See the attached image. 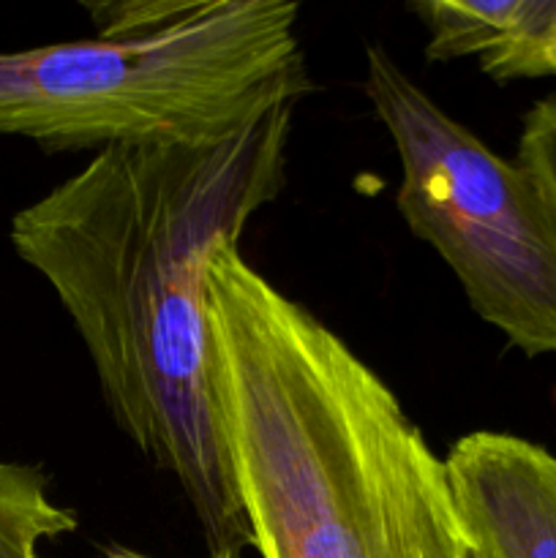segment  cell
Listing matches in <instances>:
<instances>
[{"label":"cell","instance_id":"obj_1","mask_svg":"<svg viewBox=\"0 0 556 558\" xmlns=\"http://www.w3.org/2000/svg\"><path fill=\"white\" fill-rule=\"evenodd\" d=\"M294 109L216 142L98 150L9 229L85 343L114 425L180 485L210 558H243L251 532L210 398L205 276L283 191Z\"/></svg>","mask_w":556,"mask_h":558},{"label":"cell","instance_id":"obj_2","mask_svg":"<svg viewBox=\"0 0 556 558\" xmlns=\"http://www.w3.org/2000/svg\"><path fill=\"white\" fill-rule=\"evenodd\" d=\"M210 398L262 558H472L436 456L396 392L238 243L205 276Z\"/></svg>","mask_w":556,"mask_h":558},{"label":"cell","instance_id":"obj_3","mask_svg":"<svg viewBox=\"0 0 556 558\" xmlns=\"http://www.w3.org/2000/svg\"><path fill=\"white\" fill-rule=\"evenodd\" d=\"M289 0H191L140 36L0 49V136L47 153L196 145L311 90Z\"/></svg>","mask_w":556,"mask_h":558},{"label":"cell","instance_id":"obj_4","mask_svg":"<svg viewBox=\"0 0 556 558\" xmlns=\"http://www.w3.org/2000/svg\"><path fill=\"white\" fill-rule=\"evenodd\" d=\"M365 96L398 161V210L456 272L474 314L527 357L556 354V218L532 174L445 112L379 44Z\"/></svg>","mask_w":556,"mask_h":558},{"label":"cell","instance_id":"obj_5","mask_svg":"<svg viewBox=\"0 0 556 558\" xmlns=\"http://www.w3.org/2000/svg\"><path fill=\"white\" fill-rule=\"evenodd\" d=\"M447 483L472 558H556V456L496 430L461 436Z\"/></svg>","mask_w":556,"mask_h":558},{"label":"cell","instance_id":"obj_6","mask_svg":"<svg viewBox=\"0 0 556 558\" xmlns=\"http://www.w3.org/2000/svg\"><path fill=\"white\" fill-rule=\"evenodd\" d=\"M412 11L428 31L425 54L436 63L478 58L496 82L545 76L543 54L556 33V0H423Z\"/></svg>","mask_w":556,"mask_h":558},{"label":"cell","instance_id":"obj_7","mask_svg":"<svg viewBox=\"0 0 556 558\" xmlns=\"http://www.w3.org/2000/svg\"><path fill=\"white\" fill-rule=\"evenodd\" d=\"M76 529L80 515L52 499L41 469L0 461V558H44V543Z\"/></svg>","mask_w":556,"mask_h":558},{"label":"cell","instance_id":"obj_8","mask_svg":"<svg viewBox=\"0 0 556 558\" xmlns=\"http://www.w3.org/2000/svg\"><path fill=\"white\" fill-rule=\"evenodd\" d=\"M516 161L532 174L556 218V93L523 114Z\"/></svg>","mask_w":556,"mask_h":558},{"label":"cell","instance_id":"obj_9","mask_svg":"<svg viewBox=\"0 0 556 558\" xmlns=\"http://www.w3.org/2000/svg\"><path fill=\"white\" fill-rule=\"evenodd\" d=\"M543 71H545V76H556V33L548 38V44H545Z\"/></svg>","mask_w":556,"mask_h":558},{"label":"cell","instance_id":"obj_10","mask_svg":"<svg viewBox=\"0 0 556 558\" xmlns=\"http://www.w3.org/2000/svg\"><path fill=\"white\" fill-rule=\"evenodd\" d=\"M101 558H153V556L140 554V550H134V548H125V545H109V548L104 550Z\"/></svg>","mask_w":556,"mask_h":558}]
</instances>
